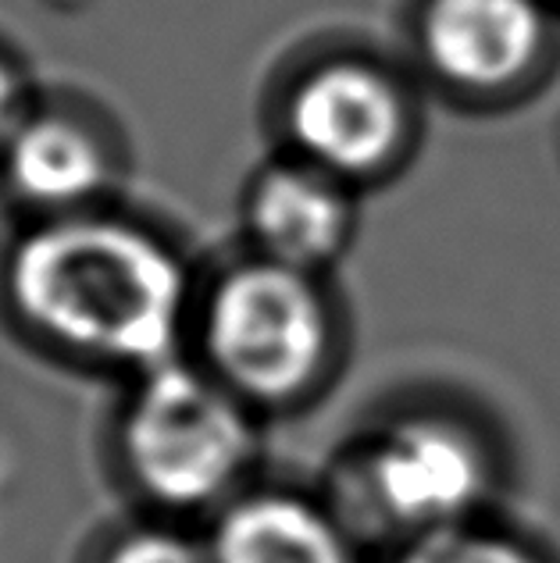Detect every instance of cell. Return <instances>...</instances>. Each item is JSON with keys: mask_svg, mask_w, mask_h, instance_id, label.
<instances>
[{"mask_svg": "<svg viewBox=\"0 0 560 563\" xmlns=\"http://www.w3.org/2000/svg\"><path fill=\"white\" fill-rule=\"evenodd\" d=\"M289 132L307 165L364 175L396 154L407 132L404 93L378 68L339 62L318 68L289 100Z\"/></svg>", "mask_w": 560, "mask_h": 563, "instance_id": "5b68a950", "label": "cell"}, {"mask_svg": "<svg viewBox=\"0 0 560 563\" xmlns=\"http://www.w3.org/2000/svg\"><path fill=\"white\" fill-rule=\"evenodd\" d=\"M493 493V461L475 428L436 410L378 421L343 453L329 507L364 539L415 542L479 521Z\"/></svg>", "mask_w": 560, "mask_h": 563, "instance_id": "3957f363", "label": "cell"}, {"mask_svg": "<svg viewBox=\"0 0 560 563\" xmlns=\"http://www.w3.org/2000/svg\"><path fill=\"white\" fill-rule=\"evenodd\" d=\"M14 129H19V79L0 62V143H8Z\"/></svg>", "mask_w": 560, "mask_h": 563, "instance_id": "7c38bea8", "label": "cell"}, {"mask_svg": "<svg viewBox=\"0 0 560 563\" xmlns=\"http://www.w3.org/2000/svg\"><path fill=\"white\" fill-rule=\"evenodd\" d=\"M246 225L257 257L318 275L350 243L353 203L339 175L318 165H278L250 189Z\"/></svg>", "mask_w": 560, "mask_h": 563, "instance_id": "52a82bcc", "label": "cell"}, {"mask_svg": "<svg viewBox=\"0 0 560 563\" xmlns=\"http://www.w3.org/2000/svg\"><path fill=\"white\" fill-rule=\"evenodd\" d=\"M542 29L539 0H432L421 40L439 76L496 90L539 54Z\"/></svg>", "mask_w": 560, "mask_h": 563, "instance_id": "ba28073f", "label": "cell"}, {"mask_svg": "<svg viewBox=\"0 0 560 563\" xmlns=\"http://www.w3.org/2000/svg\"><path fill=\"white\" fill-rule=\"evenodd\" d=\"M200 346L204 367L254 410L297 404L332 361L329 303L315 275L257 257L208 296Z\"/></svg>", "mask_w": 560, "mask_h": 563, "instance_id": "277c9868", "label": "cell"}, {"mask_svg": "<svg viewBox=\"0 0 560 563\" xmlns=\"http://www.w3.org/2000/svg\"><path fill=\"white\" fill-rule=\"evenodd\" d=\"M8 292L54 350L132 375L175 361L189 314L179 257L151 232L105 218L29 232L11 254Z\"/></svg>", "mask_w": 560, "mask_h": 563, "instance_id": "6da1fadb", "label": "cell"}, {"mask_svg": "<svg viewBox=\"0 0 560 563\" xmlns=\"http://www.w3.org/2000/svg\"><path fill=\"white\" fill-rule=\"evenodd\" d=\"M8 179L36 207H79L108 179V157L83 125L68 118H33L8 136Z\"/></svg>", "mask_w": 560, "mask_h": 563, "instance_id": "9c48e42d", "label": "cell"}, {"mask_svg": "<svg viewBox=\"0 0 560 563\" xmlns=\"http://www.w3.org/2000/svg\"><path fill=\"white\" fill-rule=\"evenodd\" d=\"M393 563H542L532 550H525L499 531L482 528L479 521L432 531L415 542H404Z\"/></svg>", "mask_w": 560, "mask_h": 563, "instance_id": "30bf717a", "label": "cell"}, {"mask_svg": "<svg viewBox=\"0 0 560 563\" xmlns=\"http://www.w3.org/2000/svg\"><path fill=\"white\" fill-rule=\"evenodd\" d=\"M114 446L125 478L157 510L218 514L250 488L257 410L208 367L175 357L132 378Z\"/></svg>", "mask_w": 560, "mask_h": 563, "instance_id": "7a4b0ae2", "label": "cell"}, {"mask_svg": "<svg viewBox=\"0 0 560 563\" xmlns=\"http://www.w3.org/2000/svg\"><path fill=\"white\" fill-rule=\"evenodd\" d=\"M204 542L211 563H361V542L329 499L289 488H243Z\"/></svg>", "mask_w": 560, "mask_h": 563, "instance_id": "8992f818", "label": "cell"}, {"mask_svg": "<svg viewBox=\"0 0 560 563\" xmlns=\"http://www.w3.org/2000/svg\"><path fill=\"white\" fill-rule=\"evenodd\" d=\"M94 563H211V556L208 542L175 521H151L122 528Z\"/></svg>", "mask_w": 560, "mask_h": 563, "instance_id": "8fae6325", "label": "cell"}]
</instances>
